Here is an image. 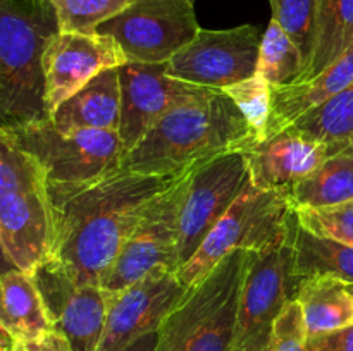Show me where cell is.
Instances as JSON below:
<instances>
[{
    "mask_svg": "<svg viewBox=\"0 0 353 351\" xmlns=\"http://www.w3.org/2000/svg\"><path fill=\"white\" fill-rule=\"evenodd\" d=\"M179 178L137 174L121 167L79 184H48L55 243L52 260L45 265L76 286L102 288L147 210Z\"/></svg>",
    "mask_w": 353,
    "mask_h": 351,
    "instance_id": "cell-1",
    "label": "cell"
},
{
    "mask_svg": "<svg viewBox=\"0 0 353 351\" xmlns=\"http://www.w3.org/2000/svg\"><path fill=\"white\" fill-rule=\"evenodd\" d=\"M257 136L224 89L169 110L124 157L123 167L159 178H178L231 151H243Z\"/></svg>",
    "mask_w": 353,
    "mask_h": 351,
    "instance_id": "cell-2",
    "label": "cell"
},
{
    "mask_svg": "<svg viewBox=\"0 0 353 351\" xmlns=\"http://www.w3.org/2000/svg\"><path fill=\"white\" fill-rule=\"evenodd\" d=\"M50 0H0V116L21 127L50 119L43 55L57 34Z\"/></svg>",
    "mask_w": 353,
    "mask_h": 351,
    "instance_id": "cell-3",
    "label": "cell"
},
{
    "mask_svg": "<svg viewBox=\"0 0 353 351\" xmlns=\"http://www.w3.org/2000/svg\"><path fill=\"white\" fill-rule=\"evenodd\" d=\"M55 220L43 167L0 129V244L12 267L34 275L52 260Z\"/></svg>",
    "mask_w": 353,
    "mask_h": 351,
    "instance_id": "cell-4",
    "label": "cell"
},
{
    "mask_svg": "<svg viewBox=\"0 0 353 351\" xmlns=\"http://www.w3.org/2000/svg\"><path fill=\"white\" fill-rule=\"evenodd\" d=\"M248 260V250L231 251L186 289L162 322L155 351H231Z\"/></svg>",
    "mask_w": 353,
    "mask_h": 351,
    "instance_id": "cell-5",
    "label": "cell"
},
{
    "mask_svg": "<svg viewBox=\"0 0 353 351\" xmlns=\"http://www.w3.org/2000/svg\"><path fill=\"white\" fill-rule=\"evenodd\" d=\"M295 226L296 213L286 193L265 191L248 182L176 275L190 289L231 251H269L286 244Z\"/></svg>",
    "mask_w": 353,
    "mask_h": 351,
    "instance_id": "cell-6",
    "label": "cell"
},
{
    "mask_svg": "<svg viewBox=\"0 0 353 351\" xmlns=\"http://www.w3.org/2000/svg\"><path fill=\"white\" fill-rule=\"evenodd\" d=\"M6 129L24 151L37 158L48 184L55 186L79 184L117 171L128 153L119 131L61 133L50 119Z\"/></svg>",
    "mask_w": 353,
    "mask_h": 351,
    "instance_id": "cell-7",
    "label": "cell"
},
{
    "mask_svg": "<svg viewBox=\"0 0 353 351\" xmlns=\"http://www.w3.org/2000/svg\"><path fill=\"white\" fill-rule=\"evenodd\" d=\"M300 281L293 274L290 241L274 250L250 251L231 351H265L272 326L296 298Z\"/></svg>",
    "mask_w": 353,
    "mask_h": 351,
    "instance_id": "cell-8",
    "label": "cell"
},
{
    "mask_svg": "<svg viewBox=\"0 0 353 351\" xmlns=\"http://www.w3.org/2000/svg\"><path fill=\"white\" fill-rule=\"evenodd\" d=\"M200 30L192 0H133L97 31L112 36L130 62L162 64L183 50Z\"/></svg>",
    "mask_w": 353,
    "mask_h": 351,
    "instance_id": "cell-9",
    "label": "cell"
},
{
    "mask_svg": "<svg viewBox=\"0 0 353 351\" xmlns=\"http://www.w3.org/2000/svg\"><path fill=\"white\" fill-rule=\"evenodd\" d=\"M195 169L172 182L152 203L103 281V291L109 295L123 291L159 267L178 272V268L181 267L179 217H181L183 200Z\"/></svg>",
    "mask_w": 353,
    "mask_h": 351,
    "instance_id": "cell-10",
    "label": "cell"
},
{
    "mask_svg": "<svg viewBox=\"0 0 353 351\" xmlns=\"http://www.w3.org/2000/svg\"><path fill=\"white\" fill-rule=\"evenodd\" d=\"M261 41V30L252 24L231 30H200L168 62V74L203 88L224 89L257 72Z\"/></svg>",
    "mask_w": 353,
    "mask_h": 351,
    "instance_id": "cell-11",
    "label": "cell"
},
{
    "mask_svg": "<svg viewBox=\"0 0 353 351\" xmlns=\"http://www.w3.org/2000/svg\"><path fill=\"white\" fill-rule=\"evenodd\" d=\"M248 182L241 151L224 153L193 171L179 217V264L193 257Z\"/></svg>",
    "mask_w": 353,
    "mask_h": 351,
    "instance_id": "cell-12",
    "label": "cell"
},
{
    "mask_svg": "<svg viewBox=\"0 0 353 351\" xmlns=\"http://www.w3.org/2000/svg\"><path fill=\"white\" fill-rule=\"evenodd\" d=\"M117 72L121 86L119 136L128 151L133 150L169 110L212 92V88L171 78L168 62H126L117 67Z\"/></svg>",
    "mask_w": 353,
    "mask_h": 351,
    "instance_id": "cell-13",
    "label": "cell"
},
{
    "mask_svg": "<svg viewBox=\"0 0 353 351\" xmlns=\"http://www.w3.org/2000/svg\"><path fill=\"white\" fill-rule=\"evenodd\" d=\"M176 272L159 267L114 295H107V323L99 351H123L138 337L157 332L185 296Z\"/></svg>",
    "mask_w": 353,
    "mask_h": 351,
    "instance_id": "cell-14",
    "label": "cell"
},
{
    "mask_svg": "<svg viewBox=\"0 0 353 351\" xmlns=\"http://www.w3.org/2000/svg\"><path fill=\"white\" fill-rule=\"evenodd\" d=\"M128 61L121 45L102 33H59L43 55L48 112L85 88L107 69H117Z\"/></svg>",
    "mask_w": 353,
    "mask_h": 351,
    "instance_id": "cell-15",
    "label": "cell"
},
{
    "mask_svg": "<svg viewBox=\"0 0 353 351\" xmlns=\"http://www.w3.org/2000/svg\"><path fill=\"white\" fill-rule=\"evenodd\" d=\"M34 279L69 351H99L109 308L105 291L95 284H72L48 265L38 268Z\"/></svg>",
    "mask_w": 353,
    "mask_h": 351,
    "instance_id": "cell-16",
    "label": "cell"
},
{
    "mask_svg": "<svg viewBox=\"0 0 353 351\" xmlns=\"http://www.w3.org/2000/svg\"><path fill=\"white\" fill-rule=\"evenodd\" d=\"M241 153L255 188L286 193L312 174L330 157L331 148L288 127L276 136L245 148Z\"/></svg>",
    "mask_w": 353,
    "mask_h": 351,
    "instance_id": "cell-17",
    "label": "cell"
},
{
    "mask_svg": "<svg viewBox=\"0 0 353 351\" xmlns=\"http://www.w3.org/2000/svg\"><path fill=\"white\" fill-rule=\"evenodd\" d=\"M353 83V47L348 48L334 64L309 81H296L272 88V109L269 117L265 136H276L281 131L292 127L296 120L326 100L333 98ZM262 140V141H264Z\"/></svg>",
    "mask_w": 353,
    "mask_h": 351,
    "instance_id": "cell-18",
    "label": "cell"
},
{
    "mask_svg": "<svg viewBox=\"0 0 353 351\" xmlns=\"http://www.w3.org/2000/svg\"><path fill=\"white\" fill-rule=\"evenodd\" d=\"M50 120L61 133L85 129L119 131L121 86L117 69H107L85 88L64 100L50 114Z\"/></svg>",
    "mask_w": 353,
    "mask_h": 351,
    "instance_id": "cell-19",
    "label": "cell"
},
{
    "mask_svg": "<svg viewBox=\"0 0 353 351\" xmlns=\"http://www.w3.org/2000/svg\"><path fill=\"white\" fill-rule=\"evenodd\" d=\"M0 292V327L9 330L14 339H33L55 330L54 319L34 275L12 267L2 274Z\"/></svg>",
    "mask_w": 353,
    "mask_h": 351,
    "instance_id": "cell-20",
    "label": "cell"
},
{
    "mask_svg": "<svg viewBox=\"0 0 353 351\" xmlns=\"http://www.w3.org/2000/svg\"><path fill=\"white\" fill-rule=\"evenodd\" d=\"M293 210L323 209L353 200V143L334 151L286 191Z\"/></svg>",
    "mask_w": 353,
    "mask_h": 351,
    "instance_id": "cell-21",
    "label": "cell"
},
{
    "mask_svg": "<svg viewBox=\"0 0 353 351\" xmlns=\"http://www.w3.org/2000/svg\"><path fill=\"white\" fill-rule=\"evenodd\" d=\"M290 246L296 277H333L343 284H353L352 244L310 233L296 220Z\"/></svg>",
    "mask_w": 353,
    "mask_h": 351,
    "instance_id": "cell-22",
    "label": "cell"
},
{
    "mask_svg": "<svg viewBox=\"0 0 353 351\" xmlns=\"http://www.w3.org/2000/svg\"><path fill=\"white\" fill-rule=\"evenodd\" d=\"M296 299L302 305L309 336L353 323V298L347 284L336 279H302Z\"/></svg>",
    "mask_w": 353,
    "mask_h": 351,
    "instance_id": "cell-23",
    "label": "cell"
},
{
    "mask_svg": "<svg viewBox=\"0 0 353 351\" xmlns=\"http://www.w3.org/2000/svg\"><path fill=\"white\" fill-rule=\"evenodd\" d=\"M353 47V0H317L316 41L307 71L299 81H309Z\"/></svg>",
    "mask_w": 353,
    "mask_h": 351,
    "instance_id": "cell-24",
    "label": "cell"
},
{
    "mask_svg": "<svg viewBox=\"0 0 353 351\" xmlns=\"http://www.w3.org/2000/svg\"><path fill=\"white\" fill-rule=\"evenodd\" d=\"M293 129L331 148V155L353 143V83L323 105L300 117Z\"/></svg>",
    "mask_w": 353,
    "mask_h": 351,
    "instance_id": "cell-25",
    "label": "cell"
},
{
    "mask_svg": "<svg viewBox=\"0 0 353 351\" xmlns=\"http://www.w3.org/2000/svg\"><path fill=\"white\" fill-rule=\"evenodd\" d=\"M305 58L292 38L271 19L268 30L262 34L259 52L257 72L271 86H285L296 83L305 72Z\"/></svg>",
    "mask_w": 353,
    "mask_h": 351,
    "instance_id": "cell-26",
    "label": "cell"
},
{
    "mask_svg": "<svg viewBox=\"0 0 353 351\" xmlns=\"http://www.w3.org/2000/svg\"><path fill=\"white\" fill-rule=\"evenodd\" d=\"M61 33H97L100 26L130 7L133 0H50Z\"/></svg>",
    "mask_w": 353,
    "mask_h": 351,
    "instance_id": "cell-27",
    "label": "cell"
},
{
    "mask_svg": "<svg viewBox=\"0 0 353 351\" xmlns=\"http://www.w3.org/2000/svg\"><path fill=\"white\" fill-rule=\"evenodd\" d=\"M269 3L272 19L300 48L309 67L316 41L317 0H269Z\"/></svg>",
    "mask_w": 353,
    "mask_h": 351,
    "instance_id": "cell-28",
    "label": "cell"
},
{
    "mask_svg": "<svg viewBox=\"0 0 353 351\" xmlns=\"http://www.w3.org/2000/svg\"><path fill=\"white\" fill-rule=\"evenodd\" d=\"M224 92L236 103L257 140H264L272 109V88L264 76L255 72L250 78L224 88Z\"/></svg>",
    "mask_w": 353,
    "mask_h": 351,
    "instance_id": "cell-29",
    "label": "cell"
},
{
    "mask_svg": "<svg viewBox=\"0 0 353 351\" xmlns=\"http://www.w3.org/2000/svg\"><path fill=\"white\" fill-rule=\"evenodd\" d=\"M303 229L353 246V200L323 209L295 210Z\"/></svg>",
    "mask_w": 353,
    "mask_h": 351,
    "instance_id": "cell-30",
    "label": "cell"
},
{
    "mask_svg": "<svg viewBox=\"0 0 353 351\" xmlns=\"http://www.w3.org/2000/svg\"><path fill=\"white\" fill-rule=\"evenodd\" d=\"M307 339L309 332L303 319V310L295 298L276 319L265 351H309Z\"/></svg>",
    "mask_w": 353,
    "mask_h": 351,
    "instance_id": "cell-31",
    "label": "cell"
},
{
    "mask_svg": "<svg viewBox=\"0 0 353 351\" xmlns=\"http://www.w3.org/2000/svg\"><path fill=\"white\" fill-rule=\"evenodd\" d=\"M309 351H353V323L327 330V332L314 334L307 339Z\"/></svg>",
    "mask_w": 353,
    "mask_h": 351,
    "instance_id": "cell-32",
    "label": "cell"
},
{
    "mask_svg": "<svg viewBox=\"0 0 353 351\" xmlns=\"http://www.w3.org/2000/svg\"><path fill=\"white\" fill-rule=\"evenodd\" d=\"M12 351H69V343L57 329L33 339L16 341Z\"/></svg>",
    "mask_w": 353,
    "mask_h": 351,
    "instance_id": "cell-33",
    "label": "cell"
},
{
    "mask_svg": "<svg viewBox=\"0 0 353 351\" xmlns=\"http://www.w3.org/2000/svg\"><path fill=\"white\" fill-rule=\"evenodd\" d=\"M159 343V330L157 332H148L145 336L138 337L137 341L130 344L128 348H124L123 351H155L157 350Z\"/></svg>",
    "mask_w": 353,
    "mask_h": 351,
    "instance_id": "cell-34",
    "label": "cell"
},
{
    "mask_svg": "<svg viewBox=\"0 0 353 351\" xmlns=\"http://www.w3.org/2000/svg\"><path fill=\"white\" fill-rule=\"evenodd\" d=\"M14 346H16V339H14L12 334L0 327V350L12 351Z\"/></svg>",
    "mask_w": 353,
    "mask_h": 351,
    "instance_id": "cell-35",
    "label": "cell"
},
{
    "mask_svg": "<svg viewBox=\"0 0 353 351\" xmlns=\"http://www.w3.org/2000/svg\"><path fill=\"white\" fill-rule=\"evenodd\" d=\"M347 288H348V291H350V295H352V298H353V284H347Z\"/></svg>",
    "mask_w": 353,
    "mask_h": 351,
    "instance_id": "cell-36",
    "label": "cell"
},
{
    "mask_svg": "<svg viewBox=\"0 0 353 351\" xmlns=\"http://www.w3.org/2000/svg\"><path fill=\"white\" fill-rule=\"evenodd\" d=\"M192 2H195V0H192Z\"/></svg>",
    "mask_w": 353,
    "mask_h": 351,
    "instance_id": "cell-37",
    "label": "cell"
}]
</instances>
